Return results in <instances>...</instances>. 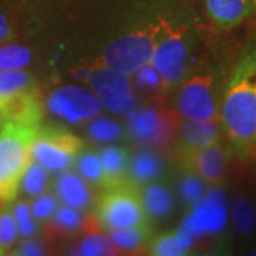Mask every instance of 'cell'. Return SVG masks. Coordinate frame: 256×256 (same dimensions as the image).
I'll return each mask as SVG.
<instances>
[{"mask_svg":"<svg viewBox=\"0 0 256 256\" xmlns=\"http://www.w3.org/2000/svg\"><path fill=\"white\" fill-rule=\"evenodd\" d=\"M220 117L229 140L239 150L256 144V54L239 66L222 101Z\"/></svg>","mask_w":256,"mask_h":256,"instance_id":"cell-1","label":"cell"},{"mask_svg":"<svg viewBox=\"0 0 256 256\" xmlns=\"http://www.w3.org/2000/svg\"><path fill=\"white\" fill-rule=\"evenodd\" d=\"M40 126L6 120L0 131V204L14 200L32 162V144Z\"/></svg>","mask_w":256,"mask_h":256,"instance_id":"cell-2","label":"cell"},{"mask_svg":"<svg viewBox=\"0 0 256 256\" xmlns=\"http://www.w3.org/2000/svg\"><path fill=\"white\" fill-rule=\"evenodd\" d=\"M162 26H150L120 37L106 48L101 57L102 67H111L122 73L134 74L141 67L151 63L156 40Z\"/></svg>","mask_w":256,"mask_h":256,"instance_id":"cell-3","label":"cell"},{"mask_svg":"<svg viewBox=\"0 0 256 256\" xmlns=\"http://www.w3.org/2000/svg\"><path fill=\"white\" fill-rule=\"evenodd\" d=\"M77 138L58 130H40L32 144V158L42 164L47 171H67L80 150Z\"/></svg>","mask_w":256,"mask_h":256,"instance_id":"cell-4","label":"cell"},{"mask_svg":"<svg viewBox=\"0 0 256 256\" xmlns=\"http://www.w3.org/2000/svg\"><path fill=\"white\" fill-rule=\"evenodd\" d=\"M128 76L130 74L102 66L90 76L92 88L102 106L114 114H126L134 107L136 96Z\"/></svg>","mask_w":256,"mask_h":256,"instance_id":"cell-5","label":"cell"},{"mask_svg":"<svg viewBox=\"0 0 256 256\" xmlns=\"http://www.w3.org/2000/svg\"><path fill=\"white\" fill-rule=\"evenodd\" d=\"M100 222L108 229H122L144 226V206L134 192L124 186L112 188L98 206Z\"/></svg>","mask_w":256,"mask_h":256,"instance_id":"cell-6","label":"cell"},{"mask_svg":"<svg viewBox=\"0 0 256 256\" xmlns=\"http://www.w3.org/2000/svg\"><path fill=\"white\" fill-rule=\"evenodd\" d=\"M104 106L96 92H87L77 86L57 88L47 100L48 111L68 122H82L94 118Z\"/></svg>","mask_w":256,"mask_h":256,"instance_id":"cell-7","label":"cell"},{"mask_svg":"<svg viewBox=\"0 0 256 256\" xmlns=\"http://www.w3.org/2000/svg\"><path fill=\"white\" fill-rule=\"evenodd\" d=\"M151 64L166 86L175 84L182 78L186 70V46L180 32L162 26V32L156 40L152 53Z\"/></svg>","mask_w":256,"mask_h":256,"instance_id":"cell-8","label":"cell"},{"mask_svg":"<svg viewBox=\"0 0 256 256\" xmlns=\"http://www.w3.org/2000/svg\"><path fill=\"white\" fill-rule=\"evenodd\" d=\"M210 76H196L185 82L178 97V110L186 120L216 118L218 110Z\"/></svg>","mask_w":256,"mask_h":256,"instance_id":"cell-9","label":"cell"},{"mask_svg":"<svg viewBox=\"0 0 256 256\" xmlns=\"http://www.w3.org/2000/svg\"><path fill=\"white\" fill-rule=\"evenodd\" d=\"M130 134L146 146H164L174 134V121L170 114L156 108L137 111L130 120Z\"/></svg>","mask_w":256,"mask_h":256,"instance_id":"cell-10","label":"cell"},{"mask_svg":"<svg viewBox=\"0 0 256 256\" xmlns=\"http://www.w3.org/2000/svg\"><path fill=\"white\" fill-rule=\"evenodd\" d=\"M192 214L200 220L206 234H218L225 228L228 218L225 194L220 190H212L205 194L192 204Z\"/></svg>","mask_w":256,"mask_h":256,"instance_id":"cell-11","label":"cell"},{"mask_svg":"<svg viewBox=\"0 0 256 256\" xmlns=\"http://www.w3.org/2000/svg\"><path fill=\"white\" fill-rule=\"evenodd\" d=\"M228 154L220 144H212L201 150H195L191 154L194 170L204 181L216 184L222 181L225 175Z\"/></svg>","mask_w":256,"mask_h":256,"instance_id":"cell-12","label":"cell"},{"mask_svg":"<svg viewBox=\"0 0 256 256\" xmlns=\"http://www.w3.org/2000/svg\"><path fill=\"white\" fill-rule=\"evenodd\" d=\"M181 136L191 151L216 144L220 138V121L216 118L188 120L181 127Z\"/></svg>","mask_w":256,"mask_h":256,"instance_id":"cell-13","label":"cell"},{"mask_svg":"<svg viewBox=\"0 0 256 256\" xmlns=\"http://www.w3.org/2000/svg\"><path fill=\"white\" fill-rule=\"evenodd\" d=\"M56 190L60 201L76 210H84L92 202V191L82 175L64 172L57 180Z\"/></svg>","mask_w":256,"mask_h":256,"instance_id":"cell-14","label":"cell"},{"mask_svg":"<svg viewBox=\"0 0 256 256\" xmlns=\"http://www.w3.org/2000/svg\"><path fill=\"white\" fill-rule=\"evenodd\" d=\"M206 6L210 18L224 28L239 24L252 9L249 0H206Z\"/></svg>","mask_w":256,"mask_h":256,"instance_id":"cell-15","label":"cell"},{"mask_svg":"<svg viewBox=\"0 0 256 256\" xmlns=\"http://www.w3.org/2000/svg\"><path fill=\"white\" fill-rule=\"evenodd\" d=\"M229 215L235 230L240 236H249L256 230V205L248 195L238 194L232 198Z\"/></svg>","mask_w":256,"mask_h":256,"instance_id":"cell-16","label":"cell"},{"mask_svg":"<svg viewBox=\"0 0 256 256\" xmlns=\"http://www.w3.org/2000/svg\"><path fill=\"white\" fill-rule=\"evenodd\" d=\"M100 160L102 164V182L110 190L122 186L127 154L118 146H107L100 152Z\"/></svg>","mask_w":256,"mask_h":256,"instance_id":"cell-17","label":"cell"},{"mask_svg":"<svg viewBox=\"0 0 256 256\" xmlns=\"http://www.w3.org/2000/svg\"><path fill=\"white\" fill-rule=\"evenodd\" d=\"M142 206L144 210L152 218H162L172 210L174 200L170 191H166L161 185H150L146 186L142 195Z\"/></svg>","mask_w":256,"mask_h":256,"instance_id":"cell-18","label":"cell"},{"mask_svg":"<svg viewBox=\"0 0 256 256\" xmlns=\"http://www.w3.org/2000/svg\"><path fill=\"white\" fill-rule=\"evenodd\" d=\"M120 248L111 240L110 236L92 229L82 238L78 246V254L84 256H111L118 255Z\"/></svg>","mask_w":256,"mask_h":256,"instance_id":"cell-19","label":"cell"},{"mask_svg":"<svg viewBox=\"0 0 256 256\" xmlns=\"http://www.w3.org/2000/svg\"><path fill=\"white\" fill-rule=\"evenodd\" d=\"M161 172L160 158L151 152H140L130 164V175L137 184L148 182Z\"/></svg>","mask_w":256,"mask_h":256,"instance_id":"cell-20","label":"cell"},{"mask_svg":"<svg viewBox=\"0 0 256 256\" xmlns=\"http://www.w3.org/2000/svg\"><path fill=\"white\" fill-rule=\"evenodd\" d=\"M46 171V168L42 164H38L37 161H33L28 164V170L24 171L22 182H20L24 194H28L30 196H38V195L44 194L47 184H48Z\"/></svg>","mask_w":256,"mask_h":256,"instance_id":"cell-21","label":"cell"},{"mask_svg":"<svg viewBox=\"0 0 256 256\" xmlns=\"http://www.w3.org/2000/svg\"><path fill=\"white\" fill-rule=\"evenodd\" d=\"M110 238L122 250H137L146 244V229L144 226L110 229Z\"/></svg>","mask_w":256,"mask_h":256,"instance_id":"cell-22","label":"cell"},{"mask_svg":"<svg viewBox=\"0 0 256 256\" xmlns=\"http://www.w3.org/2000/svg\"><path fill=\"white\" fill-rule=\"evenodd\" d=\"M32 60L28 47L9 44L0 47V70H18L26 67Z\"/></svg>","mask_w":256,"mask_h":256,"instance_id":"cell-23","label":"cell"},{"mask_svg":"<svg viewBox=\"0 0 256 256\" xmlns=\"http://www.w3.org/2000/svg\"><path fill=\"white\" fill-rule=\"evenodd\" d=\"M205 235H206V230L204 229V226L200 224V220H196V216L192 212L184 218L181 225H180V229L175 234L180 244L185 248H188V249H191Z\"/></svg>","mask_w":256,"mask_h":256,"instance_id":"cell-24","label":"cell"},{"mask_svg":"<svg viewBox=\"0 0 256 256\" xmlns=\"http://www.w3.org/2000/svg\"><path fill=\"white\" fill-rule=\"evenodd\" d=\"M82 225V215L78 210L72 206H60L53 215V226L58 232H72L78 229Z\"/></svg>","mask_w":256,"mask_h":256,"instance_id":"cell-25","label":"cell"},{"mask_svg":"<svg viewBox=\"0 0 256 256\" xmlns=\"http://www.w3.org/2000/svg\"><path fill=\"white\" fill-rule=\"evenodd\" d=\"M77 170L84 180L90 182H102V164L100 156H96L92 152L82 154L77 161Z\"/></svg>","mask_w":256,"mask_h":256,"instance_id":"cell-26","label":"cell"},{"mask_svg":"<svg viewBox=\"0 0 256 256\" xmlns=\"http://www.w3.org/2000/svg\"><path fill=\"white\" fill-rule=\"evenodd\" d=\"M88 134L90 137L97 141H112L118 138L121 134L120 126L110 118L100 117V118L92 120L88 126Z\"/></svg>","mask_w":256,"mask_h":256,"instance_id":"cell-27","label":"cell"},{"mask_svg":"<svg viewBox=\"0 0 256 256\" xmlns=\"http://www.w3.org/2000/svg\"><path fill=\"white\" fill-rule=\"evenodd\" d=\"M13 215L16 220V225H18V234L23 238H32L36 234L37 226L34 222V216L33 212L28 208L26 202H18L13 208Z\"/></svg>","mask_w":256,"mask_h":256,"instance_id":"cell-28","label":"cell"},{"mask_svg":"<svg viewBox=\"0 0 256 256\" xmlns=\"http://www.w3.org/2000/svg\"><path fill=\"white\" fill-rule=\"evenodd\" d=\"M178 191L186 204H195L205 195V184L195 175H186L180 181Z\"/></svg>","mask_w":256,"mask_h":256,"instance_id":"cell-29","label":"cell"},{"mask_svg":"<svg viewBox=\"0 0 256 256\" xmlns=\"http://www.w3.org/2000/svg\"><path fill=\"white\" fill-rule=\"evenodd\" d=\"M188 248L180 244L175 235H164L160 236L154 242L152 254L158 256H181L188 254Z\"/></svg>","mask_w":256,"mask_h":256,"instance_id":"cell-30","label":"cell"},{"mask_svg":"<svg viewBox=\"0 0 256 256\" xmlns=\"http://www.w3.org/2000/svg\"><path fill=\"white\" fill-rule=\"evenodd\" d=\"M18 236V225L14 215L4 210L0 214V248L10 246Z\"/></svg>","mask_w":256,"mask_h":256,"instance_id":"cell-31","label":"cell"},{"mask_svg":"<svg viewBox=\"0 0 256 256\" xmlns=\"http://www.w3.org/2000/svg\"><path fill=\"white\" fill-rule=\"evenodd\" d=\"M57 198L52 194H42L32 205V212L36 220H47L54 215L57 210Z\"/></svg>","mask_w":256,"mask_h":256,"instance_id":"cell-32","label":"cell"},{"mask_svg":"<svg viewBox=\"0 0 256 256\" xmlns=\"http://www.w3.org/2000/svg\"><path fill=\"white\" fill-rule=\"evenodd\" d=\"M134 74H136V82H137V84L141 88H156L162 82L160 74H158V72L154 68V66L151 63L141 67Z\"/></svg>","mask_w":256,"mask_h":256,"instance_id":"cell-33","label":"cell"},{"mask_svg":"<svg viewBox=\"0 0 256 256\" xmlns=\"http://www.w3.org/2000/svg\"><path fill=\"white\" fill-rule=\"evenodd\" d=\"M18 255L26 256H38L44 255V248L36 240H26L22 244V246L18 249Z\"/></svg>","mask_w":256,"mask_h":256,"instance_id":"cell-34","label":"cell"},{"mask_svg":"<svg viewBox=\"0 0 256 256\" xmlns=\"http://www.w3.org/2000/svg\"><path fill=\"white\" fill-rule=\"evenodd\" d=\"M12 33V28H10V23L8 18L0 12V43L8 40Z\"/></svg>","mask_w":256,"mask_h":256,"instance_id":"cell-35","label":"cell"},{"mask_svg":"<svg viewBox=\"0 0 256 256\" xmlns=\"http://www.w3.org/2000/svg\"><path fill=\"white\" fill-rule=\"evenodd\" d=\"M254 3H255V4H256V0H254Z\"/></svg>","mask_w":256,"mask_h":256,"instance_id":"cell-36","label":"cell"},{"mask_svg":"<svg viewBox=\"0 0 256 256\" xmlns=\"http://www.w3.org/2000/svg\"><path fill=\"white\" fill-rule=\"evenodd\" d=\"M0 250H2V248H0Z\"/></svg>","mask_w":256,"mask_h":256,"instance_id":"cell-37","label":"cell"}]
</instances>
